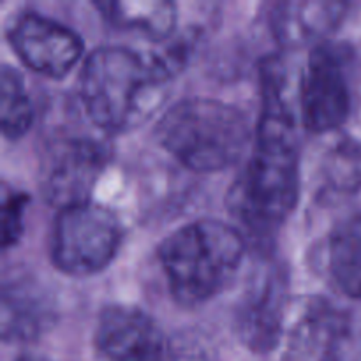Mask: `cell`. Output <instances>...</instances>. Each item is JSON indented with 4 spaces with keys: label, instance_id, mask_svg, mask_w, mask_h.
<instances>
[{
    "label": "cell",
    "instance_id": "obj_1",
    "mask_svg": "<svg viewBox=\"0 0 361 361\" xmlns=\"http://www.w3.org/2000/svg\"><path fill=\"white\" fill-rule=\"evenodd\" d=\"M300 196L298 143L295 113L288 97H263L256 147L229 190L231 214L256 233L279 228Z\"/></svg>",
    "mask_w": 361,
    "mask_h": 361
},
{
    "label": "cell",
    "instance_id": "obj_2",
    "mask_svg": "<svg viewBox=\"0 0 361 361\" xmlns=\"http://www.w3.org/2000/svg\"><path fill=\"white\" fill-rule=\"evenodd\" d=\"M169 78L171 67L161 56L104 46L88 55L80 76V95L88 118L99 129L127 133L161 109Z\"/></svg>",
    "mask_w": 361,
    "mask_h": 361
},
{
    "label": "cell",
    "instance_id": "obj_3",
    "mask_svg": "<svg viewBox=\"0 0 361 361\" xmlns=\"http://www.w3.org/2000/svg\"><path fill=\"white\" fill-rule=\"evenodd\" d=\"M245 256L238 229L214 219L190 222L166 236L159 259L178 303L200 305L224 291Z\"/></svg>",
    "mask_w": 361,
    "mask_h": 361
},
{
    "label": "cell",
    "instance_id": "obj_4",
    "mask_svg": "<svg viewBox=\"0 0 361 361\" xmlns=\"http://www.w3.org/2000/svg\"><path fill=\"white\" fill-rule=\"evenodd\" d=\"M250 126L238 108L215 99H187L169 108L157 123V140L192 171L229 168L249 145Z\"/></svg>",
    "mask_w": 361,
    "mask_h": 361
},
{
    "label": "cell",
    "instance_id": "obj_5",
    "mask_svg": "<svg viewBox=\"0 0 361 361\" xmlns=\"http://www.w3.org/2000/svg\"><path fill=\"white\" fill-rule=\"evenodd\" d=\"M122 226L113 212L97 203L59 210L51 235V259L71 277H90L104 270L118 252Z\"/></svg>",
    "mask_w": 361,
    "mask_h": 361
},
{
    "label": "cell",
    "instance_id": "obj_6",
    "mask_svg": "<svg viewBox=\"0 0 361 361\" xmlns=\"http://www.w3.org/2000/svg\"><path fill=\"white\" fill-rule=\"evenodd\" d=\"M104 147L88 137L59 140L42 155L39 187L59 210L90 201V194L106 166Z\"/></svg>",
    "mask_w": 361,
    "mask_h": 361
},
{
    "label": "cell",
    "instance_id": "obj_7",
    "mask_svg": "<svg viewBox=\"0 0 361 361\" xmlns=\"http://www.w3.org/2000/svg\"><path fill=\"white\" fill-rule=\"evenodd\" d=\"M351 109L344 55L330 44L312 49L300 88L302 122L310 133H330L345 122Z\"/></svg>",
    "mask_w": 361,
    "mask_h": 361
},
{
    "label": "cell",
    "instance_id": "obj_8",
    "mask_svg": "<svg viewBox=\"0 0 361 361\" xmlns=\"http://www.w3.org/2000/svg\"><path fill=\"white\" fill-rule=\"evenodd\" d=\"M7 39L25 66L49 78L66 76L83 53V42L76 32L34 11L13 18Z\"/></svg>",
    "mask_w": 361,
    "mask_h": 361
},
{
    "label": "cell",
    "instance_id": "obj_9",
    "mask_svg": "<svg viewBox=\"0 0 361 361\" xmlns=\"http://www.w3.org/2000/svg\"><path fill=\"white\" fill-rule=\"evenodd\" d=\"M95 348L104 361H162L164 337L141 309L113 305L99 317Z\"/></svg>",
    "mask_w": 361,
    "mask_h": 361
},
{
    "label": "cell",
    "instance_id": "obj_10",
    "mask_svg": "<svg viewBox=\"0 0 361 361\" xmlns=\"http://www.w3.org/2000/svg\"><path fill=\"white\" fill-rule=\"evenodd\" d=\"M286 281L281 270L268 271L249 289L236 316L238 335L254 353H270L282 337Z\"/></svg>",
    "mask_w": 361,
    "mask_h": 361
},
{
    "label": "cell",
    "instance_id": "obj_11",
    "mask_svg": "<svg viewBox=\"0 0 361 361\" xmlns=\"http://www.w3.org/2000/svg\"><path fill=\"white\" fill-rule=\"evenodd\" d=\"M344 2L331 0H291L271 11V28L281 44L302 48L326 37L344 18Z\"/></svg>",
    "mask_w": 361,
    "mask_h": 361
},
{
    "label": "cell",
    "instance_id": "obj_12",
    "mask_svg": "<svg viewBox=\"0 0 361 361\" xmlns=\"http://www.w3.org/2000/svg\"><path fill=\"white\" fill-rule=\"evenodd\" d=\"M55 323L48 296L28 279L13 277L2 288V338L27 342L44 334Z\"/></svg>",
    "mask_w": 361,
    "mask_h": 361
},
{
    "label": "cell",
    "instance_id": "obj_13",
    "mask_svg": "<svg viewBox=\"0 0 361 361\" xmlns=\"http://www.w3.org/2000/svg\"><path fill=\"white\" fill-rule=\"evenodd\" d=\"M102 16L127 32L162 41L176 27V6L168 0H116L95 4Z\"/></svg>",
    "mask_w": 361,
    "mask_h": 361
},
{
    "label": "cell",
    "instance_id": "obj_14",
    "mask_svg": "<svg viewBox=\"0 0 361 361\" xmlns=\"http://www.w3.org/2000/svg\"><path fill=\"white\" fill-rule=\"evenodd\" d=\"M328 268L342 293L361 300V214L342 221L331 233Z\"/></svg>",
    "mask_w": 361,
    "mask_h": 361
},
{
    "label": "cell",
    "instance_id": "obj_15",
    "mask_svg": "<svg viewBox=\"0 0 361 361\" xmlns=\"http://www.w3.org/2000/svg\"><path fill=\"white\" fill-rule=\"evenodd\" d=\"M0 113L2 134L7 140H18L30 129L34 122V108L25 88L23 78L14 67L4 66L0 74Z\"/></svg>",
    "mask_w": 361,
    "mask_h": 361
},
{
    "label": "cell",
    "instance_id": "obj_16",
    "mask_svg": "<svg viewBox=\"0 0 361 361\" xmlns=\"http://www.w3.org/2000/svg\"><path fill=\"white\" fill-rule=\"evenodd\" d=\"M323 178L328 189L351 194L361 189V143L351 136L338 137L323 161Z\"/></svg>",
    "mask_w": 361,
    "mask_h": 361
},
{
    "label": "cell",
    "instance_id": "obj_17",
    "mask_svg": "<svg viewBox=\"0 0 361 361\" xmlns=\"http://www.w3.org/2000/svg\"><path fill=\"white\" fill-rule=\"evenodd\" d=\"M321 361H361V314L328 319Z\"/></svg>",
    "mask_w": 361,
    "mask_h": 361
},
{
    "label": "cell",
    "instance_id": "obj_18",
    "mask_svg": "<svg viewBox=\"0 0 361 361\" xmlns=\"http://www.w3.org/2000/svg\"><path fill=\"white\" fill-rule=\"evenodd\" d=\"M28 197L23 194L6 196L2 207V245L9 247L20 240L23 231V210Z\"/></svg>",
    "mask_w": 361,
    "mask_h": 361
},
{
    "label": "cell",
    "instance_id": "obj_19",
    "mask_svg": "<svg viewBox=\"0 0 361 361\" xmlns=\"http://www.w3.org/2000/svg\"><path fill=\"white\" fill-rule=\"evenodd\" d=\"M18 361H49L46 358H41V356H34V355H27V356H21Z\"/></svg>",
    "mask_w": 361,
    "mask_h": 361
}]
</instances>
